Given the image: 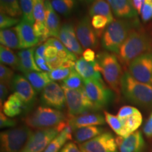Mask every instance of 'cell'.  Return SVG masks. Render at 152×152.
<instances>
[{
  "label": "cell",
  "instance_id": "cell-26",
  "mask_svg": "<svg viewBox=\"0 0 152 152\" xmlns=\"http://www.w3.org/2000/svg\"><path fill=\"white\" fill-rule=\"evenodd\" d=\"M104 132V128L99 126H88L74 130V140L78 143H84Z\"/></svg>",
  "mask_w": 152,
  "mask_h": 152
},
{
  "label": "cell",
  "instance_id": "cell-8",
  "mask_svg": "<svg viewBox=\"0 0 152 152\" xmlns=\"http://www.w3.org/2000/svg\"><path fill=\"white\" fill-rule=\"evenodd\" d=\"M84 88L97 110L109 105L113 101V92L106 86L102 80H84Z\"/></svg>",
  "mask_w": 152,
  "mask_h": 152
},
{
  "label": "cell",
  "instance_id": "cell-34",
  "mask_svg": "<svg viewBox=\"0 0 152 152\" xmlns=\"http://www.w3.org/2000/svg\"><path fill=\"white\" fill-rule=\"evenodd\" d=\"M91 24L96 36L98 37H101L103 35L106 27L109 24V22L106 17L96 15L92 17Z\"/></svg>",
  "mask_w": 152,
  "mask_h": 152
},
{
  "label": "cell",
  "instance_id": "cell-19",
  "mask_svg": "<svg viewBox=\"0 0 152 152\" xmlns=\"http://www.w3.org/2000/svg\"><path fill=\"white\" fill-rule=\"evenodd\" d=\"M75 69L84 80H102L100 66L96 60L89 62L82 57L76 61Z\"/></svg>",
  "mask_w": 152,
  "mask_h": 152
},
{
  "label": "cell",
  "instance_id": "cell-48",
  "mask_svg": "<svg viewBox=\"0 0 152 152\" xmlns=\"http://www.w3.org/2000/svg\"><path fill=\"white\" fill-rule=\"evenodd\" d=\"M58 56V50L54 47L51 45H47L46 50H45V56L47 59L54 58V57Z\"/></svg>",
  "mask_w": 152,
  "mask_h": 152
},
{
  "label": "cell",
  "instance_id": "cell-7",
  "mask_svg": "<svg viewBox=\"0 0 152 152\" xmlns=\"http://www.w3.org/2000/svg\"><path fill=\"white\" fill-rule=\"evenodd\" d=\"M30 128L20 126L1 132V152H20L32 134Z\"/></svg>",
  "mask_w": 152,
  "mask_h": 152
},
{
  "label": "cell",
  "instance_id": "cell-10",
  "mask_svg": "<svg viewBox=\"0 0 152 152\" xmlns=\"http://www.w3.org/2000/svg\"><path fill=\"white\" fill-rule=\"evenodd\" d=\"M128 69L130 75L137 81L152 85V51L133 60Z\"/></svg>",
  "mask_w": 152,
  "mask_h": 152
},
{
  "label": "cell",
  "instance_id": "cell-41",
  "mask_svg": "<svg viewBox=\"0 0 152 152\" xmlns=\"http://www.w3.org/2000/svg\"><path fill=\"white\" fill-rule=\"evenodd\" d=\"M140 14L143 21L147 22L151 20L152 18V0H144Z\"/></svg>",
  "mask_w": 152,
  "mask_h": 152
},
{
  "label": "cell",
  "instance_id": "cell-1",
  "mask_svg": "<svg viewBox=\"0 0 152 152\" xmlns=\"http://www.w3.org/2000/svg\"><path fill=\"white\" fill-rule=\"evenodd\" d=\"M152 51V40L148 34L141 29H132L120 49L119 61L129 66L133 60Z\"/></svg>",
  "mask_w": 152,
  "mask_h": 152
},
{
  "label": "cell",
  "instance_id": "cell-54",
  "mask_svg": "<svg viewBox=\"0 0 152 152\" xmlns=\"http://www.w3.org/2000/svg\"></svg>",
  "mask_w": 152,
  "mask_h": 152
},
{
  "label": "cell",
  "instance_id": "cell-27",
  "mask_svg": "<svg viewBox=\"0 0 152 152\" xmlns=\"http://www.w3.org/2000/svg\"><path fill=\"white\" fill-rule=\"evenodd\" d=\"M89 14L91 17L96 15L106 17L109 20V23L114 20L111 8L106 0H94L91 5Z\"/></svg>",
  "mask_w": 152,
  "mask_h": 152
},
{
  "label": "cell",
  "instance_id": "cell-23",
  "mask_svg": "<svg viewBox=\"0 0 152 152\" xmlns=\"http://www.w3.org/2000/svg\"><path fill=\"white\" fill-rule=\"evenodd\" d=\"M27 111V109L24 102L15 93L9 95L7 99L4 102L3 112L8 117L17 116L23 111Z\"/></svg>",
  "mask_w": 152,
  "mask_h": 152
},
{
  "label": "cell",
  "instance_id": "cell-53",
  "mask_svg": "<svg viewBox=\"0 0 152 152\" xmlns=\"http://www.w3.org/2000/svg\"><path fill=\"white\" fill-rule=\"evenodd\" d=\"M83 1H94V0H83Z\"/></svg>",
  "mask_w": 152,
  "mask_h": 152
},
{
  "label": "cell",
  "instance_id": "cell-37",
  "mask_svg": "<svg viewBox=\"0 0 152 152\" xmlns=\"http://www.w3.org/2000/svg\"><path fill=\"white\" fill-rule=\"evenodd\" d=\"M33 29L36 37L39 39V43L47 41L50 37L49 31L45 23L35 21L33 25Z\"/></svg>",
  "mask_w": 152,
  "mask_h": 152
},
{
  "label": "cell",
  "instance_id": "cell-42",
  "mask_svg": "<svg viewBox=\"0 0 152 152\" xmlns=\"http://www.w3.org/2000/svg\"><path fill=\"white\" fill-rule=\"evenodd\" d=\"M20 22L18 18H13L7 15L1 14L0 15V28L1 30L8 29L9 28L18 25Z\"/></svg>",
  "mask_w": 152,
  "mask_h": 152
},
{
  "label": "cell",
  "instance_id": "cell-18",
  "mask_svg": "<svg viewBox=\"0 0 152 152\" xmlns=\"http://www.w3.org/2000/svg\"><path fill=\"white\" fill-rule=\"evenodd\" d=\"M68 121L74 130L88 126H97L104 125L105 118L98 113H85L77 116H68Z\"/></svg>",
  "mask_w": 152,
  "mask_h": 152
},
{
  "label": "cell",
  "instance_id": "cell-49",
  "mask_svg": "<svg viewBox=\"0 0 152 152\" xmlns=\"http://www.w3.org/2000/svg\"><path fill=\"white\" fill-rule=\"evenodd\" d=\"M83 58L89 62H93L96 61V59H95V58H96L95 53L92 49H85L84 52H83Z\"/></svg>",
  "mask_w": 152,
  "mask_h": 152
},
{
  "label": "cell",
  "instance_id": "cell-14",
  "mask_svg": "<svg viewBox=\"0 0 152 152\" xmlns=\"http://www.w3.org/2000/svg\"><path fill=\"white\" fill-rule=\"evenodd\" d=\"M75 33L83 48L87 49L97 47L98 37L87 17L82 18L78 22L76 26Z\"/></svg>",
  "mask_w": 152,
  "mask_h": 152
},
{
  "label": "cell",
  "instance_id": "cell-44",
  "mask_svg": "<svg viewBox=\"0 0 152 152\" xmlns=\"http://www.w3.org/2000/svg\"><path fill=\"white\" fill-rule=\"evenodd\" d=\"M16 121L9 118L1 111V113H0V127H1V128H12V127L16 126Z\"/></svg>",
  "mask_w": 152,
  "mask_h": 152
},
{
  "label": "cell",
  "instance_id": "cell-36",
  "mask_svg": "<svg viewBox=\"0 0 152 152\" xmlns=\"http://www.w3.org/2000/svg\"><path fill=\"white\" fill-rule=\"evenodd\" d=\"M19 1L23 13V18L34 25L35 20L33 14V0H19Z\"/></svg>",
  "mask_w": 152,
  "mask_h": 152
},
{
  "label": "cell",
  "instance_id": "cell-35",
  "mask_svg": "<svg viewBox=\"0 0 152 152\" xmlns=\"http://www.w3.org/2000/svg\"><path fill=\"white\" fill-rule=\"evenodd\" d=\"M104 117H105L106 122L109 124L111 128L114 131V132L119 137H123V126L121 120L118 116L113 115L107 111H104Z\"/></svg>",
  "mask_w": 152,
  "mask_h": 152
},
{
  "label": "cell",
  "instance_id": "cell-33",
  "mask_svg": "<svg viewBox=\"0 0 152 152\" xmlns=\"http://www.w3.org/2000/svg\"><path fill=\"white\" fill-rule=\"evenodd\" d=\"M61 86L73 90L82 88L84 87V80L73 68L70 75L62 81Z\"/></svg>",
  "mask_w": 152,
  "mask_h": 152
},
{
  "label": "cell",
  "instance_id": "cell-3",
  "mask_svg": "<svg viewBox=\"0 0 152 152\" xmlns=\"http://www.w3.org/2000/svg\"><path fill=\"white\" fill-rule=\"evenodd\" d=\"M121 90L125 98L131 103L144 108L152 106V85L137 81L128 71L122 76Z\"/></svg>",
  "mask_w": 152,
  "mask_h": 152
},
{
  "label": "cell",
  "instance_id": "cell-24",
  "mask_svg": "<svg viewBox=\"0 0 152 152\" xmlns=\"http://www.w3.org/2000/svg\"><path fill=\"white\" fill-rule=\"evenodd\" d=\"M73 132V128L68 123L67 120V123L66 126L63 129L61 132L58 134L56 137L50 142V144L47 146L46 149L44 152H58L64 144L66 141L72 139V132Z\"/></svg>",
  "mask_w": 152,
  "mask_h": 152
},
{
  "label": "cell",
  "instance_id": "cell-52",
  "mask_svg": "<svg viewBox=\"0 0 152 152\" xmlns=\"http://www.w3.org/2000/svg\"><path fill=\"white\" fill-rule=\"evenodd\" d=\"M39 68H40L41 71L48 72V73H50V72L52 71V68H51L50 66H49V65L48 63H47V64H43V65H42V66H39Z\"/></svg>",
  "mask_w": 152,
  "mask_h": 152
},
{
  "label": "cell",
  "instance_id": "cell-39",
  "mask_svg": "<svg viewBox=\"0 0 152 152\" xmlns=\"http://www.w3.org/2000/svg\"><path fill=\"white\" fill-rule=\"evenodd\" d=\"M73 68H58L56 69L53 70L49 73V77L52 80L58 81V80H65L70 73H71V71Z\"/></svg>",
  "mask_w": 152,
  "mask_h": 152
},
{
  "label": "cell",
  "instance_id": "cell-51",
  "mask_svg": "<svg viewBox=\"0 0 152 152\" xmlns=\"http://www.w3.org/2000/svg\"><path fill=\"white\" fill-rule=\"evenodd\" d=\"M35 60L36 64H37V65L38 66V67L42 65H43V64H47V63H48L47 62V58H45V57L35 56Z\"/></svg>",
  "mask_w": 152,
  "mask_h": 152
},
{
  "label": "cell",
  "instance_id": "cell-12",
  "mask_svg": "<svg viewBox=\"0 0 152 152\" xmlns=\"http://www.w3.org/2000/svg\"><path fill=\"white\" fill-rule=\"evenodd\" d=\"M40 100L42 104L45 106L58 110L64 109L66 104L64 90L54 82L49 83L42 91Z\"/></svg>",
  "mask_w": 152,
  "mask_h": 152
},
{
  "label": "cell",
  "instance_id": "cell-11",
  "mask_svg": "<svg viewBox=\"0 0 152 152\" xmlns=\"http://www.w3.org/2000/svg\"><path fill=\"white\" fill-rule=\"evenodd\" d=\"M83 152H118L116 138L110 132H105L80 145Z\"/></svg>",
  "mask_w": 152,
  "mask_h": 152
},
{
  "label": "cell",
  "instance_id": "cell-9",
  "mask_svg": "<svg viewBox=\"0 0 152 152\" xmlns=\"http://www.w3.org/2000/svg\"><path fill=\"white\" fill-rule=\"evenodd\" d=\"M58 133L57 126L35 131L32 133L20 152H44Z\"/></svg>",
  "mask_w": 152,
  "mask_h": 152
},
{
  "label": "cell",
  "instance_id": "cell-32",
  "mask_svg": "<svg viewBox=\"0 0 152 152\" xmlns=\"http://www.w3.org/2000/svg\"><path fill=\"white\" fill-rule=\"evenodd\" d=\"M51 4L53 9L61 15L68 16L75 7V0H52Z\"/></svg>",
  "mask_w": 152,
  "mask_h": 152
},
{
  "label": "cell",
  "instance_id": "cell-20",
  "mask_svg": "<svg viewBox=\"0 0 152 152\" xmlns=\"http://www.w3.org/2000/svg\"><path fill=\"white\" fill-rule=\"evenodd\" d=\"M115 16L121 18H133L137 11L133 6L132 0H106Z\"/></svg>",
  "mask_w": 152,
  "mask_h": 152
},
{
  "label": "cell",
  "instance_id": "cell-21",
  "mask_svg": "<svg viewBox=\"0 0 152 152\" xmlns=\"http://www.w3.org/2000/svg\"><path fill=\"white\" fill-rule=\"evenodd\" d=\"M35 49L33 47V48L22 49L18 53L19 71L23 73L30 71H42L35 62Z\"/></svg>",
  "mask_w": 152,
  "mask_h": 152
},
{
  "label": "cell",
  "instance_id": "cell-25",
  "mask_svg": "<svg viewBox=\"0 0 152 152\" xmlns=\"http://www.w3.org/2000/svg\"><path fill=\"white\" fill-rule=\"evenodd\" d=\"M23 74L36 92H41L47 85L52 83V80L49 78L48 73L42 71H30Z\"/></svg>",
  "mask_w": 152,
  "mask_h": 152
},
{
  "label": "cell",
  "instance_id": "cell-17",
  "mask_svg": "<svg viewBox=\"0 0 152 152\" xmlns=\"http://www.w3.org/2000/svg\"><path fill=\"white\" fill-rule=\"evenodd\" d=\"M58 39L70 52L75 55L83 54V48L77 39L75 30L70 24L63 25L61 27Z\"/></svg>",
  "mask_w": 152,
  "mask_h": 152
},
{
  "label": "cell",
  "instance_id": "cell-22",
  "mask_svg": "<svg viewBox=\"0 0 152 152\" xmlns=\"http://www.w3.org/2000/svg\"><path fill=\"white\" fill-rule=\"evenodd\" d=\"M45 5V23L49 31V35L52 37H58L60 31L59 18L56 11L53 9L51 1L46 0Z\"/></svg>",
  "mask_w": 152,
  "mask_h": 152
},
{
  "label": "cell",
  "instance_id": "cell-13",
  "mask_svg": "<svg viewBox=\"0 0 152 152\" xmlns=\"http://www.w3.org/2000/svg\"><path fill=\"white\" fill-rule=\"evenodd\" d=\"M14 93L21 99L27 111L33 105L36 98V91L25 76L15 75L11 83Z\"/></svg>",
  "mask_w": 152,
  "mask_h": 152
},
{
  "label": "cell",
  "instance_id": "cell-29",
  "mask_svg": "<svg viewBox=\"0 0 152 152\" xmlns=\"http://www.w3.org/2000/svg\"><path fill=\"white\" fill-rule=\"evenodd\" d=\"M121 120L123 126V134L122 137H126L129 134L136 132L142 123V115L140 111L133 115Z\"/></svg>",
  "mask_w": 152,
  "mask_h": 152
},
{
  "label": "cell",
  "instance_id": "cell-47",
  "mask_svg": "<svg viewBox=\"0 0 152 152\" xmlns=\"http://www.w3.org/2000/svg\"><path fill=\"white\" fill-rule=\"evenodd\" d=\"M60 152H83L74 142H68L61 149Z\"/></svg>",
  "mask_w": 152,
  "mask_h": 152
},
{
  "label": "cell",
  "instance_id": "cell-43",
  "mask_svg": "<svg viewBox=\"0 0 152 152\" xmlns=\"http://www.w3.org/2000/svg\"><path fill=\"white\" fill-rule=\"evenodd\" d=\"M139 110L136 109L135 107L130 106H124L121 107L118 112L117 116L119 119H123L125 118L130 116L131 115H133L137 112H138Z\"/></svg>",
  "mask_w": 152,
  "mask_h": 152
},
{
  "label": "cell",
  "instance_id": "cell-16",
  "mask_svg": "<svg viewBox=\"0 0 152 152\" xmlns=\"http://www.w3.org/2000/svg\"><path fill=\"white\" fill-rule=\"evenodd\" d=\"M116 142L120 152H143L145 147V142L140 131H136L126 137H118Z\"/></svg>",
  "mask_w": 152,
  "mask_h": 152
},
{
  "label": "cell",
  "instance_id": "cell-50",
  "mask_svg": "<svg viewBox=\"0 0 152 152\" xmlns=\"http://www.w3.org/2000/svg\"><path fill=\"white\" fill-rule=\"evenodd\" d=\"M47 45L46 44H43L41 45L40 46H39L37 49H35V56H39V57H45V50H46Z\"/></svg>",
  "mask_w": 152,
  "mask_h": 152
},
{
  "label": "cell",
  "instance_id": "cell-40",
  "mask_svg": "<svg viewBox=\"0 0 152 152\" xmlns=\"http://www.w3.org/2000/svg\"><path fill=\"white\" fill-rule=\"evenodd\" d=\"M14 77V72L10 68L7 67L4 64L0 65V79L1 82L10 84Z\"/></svg>",
  "mask_w": 152,
  "mask_h": 152
},
{
  "label": "cell",
  "instance_id": "cell-28",
  "mask_svg": "<svg viewBox=\"0 0 152 152\" xmlns=\"http://www.w3.org/2000/svg\"><path fill=\"white\" fill-rule=\"evenodd\" d=\"M0 42L1 45L11 49H20V40L15 28L1 30Z\"/></svg>",
  "mask_w": 152,
  "mask_h": 152
},
{
  "label": "cell",
  "instance_id": "cell-5",
  "mask_svg": "<svg viewBox=\"0 0 152 152\" xmlns=\"http://www.w3.org/2000/svg\"><path fill=\"white\" fill-rule=\"evenodd\" d=\"M67 120L65 115L58 109L39 106L26 117V125L30 128L46 129L56 127Z\"/></svg>",
  "mask_w": 152,
  "mask_h": 152
},
{
  "label": "cell",
  "instance_id": "cell-4",
  "mask_svg": "<svg viewBox=\"0 0 152 152\" xmlns=\"http://www.w3.org/2000/svg\"><path fill=\"white\" fill-rule=\"evenodd\" d=\"M96 60L100 66V73L104 80L115 94L120 95L123 75L122 68L116 56L109 52H100L96 55Z\"/></svg>",
  "mask_w": 152,
  "mask_h": 152
},
{
  "label": "cell",
  "instance_id": "cell-30",
  "mask_svg": "<svg viewBox=\"0 0 152 152\" xmlns=\"http://www.w3.org/2000/svg\"><path fill=\"white\" fill-rule=\"evenodd\" d=\"M0 11L13 18H18L23 15L19 0H0Z\"/></svg>",
  "mask_w": 152,
  "mask_h": 152
},
{
  "label": "cell",
  "instance_id": "cell-45",
  "mask_svg": "<svg viewBox=\"0 0 152 152\" xmlns=\"http://www.w3.org/2000/svg\"><path fill=\"white\" fill-rule=\"evenodd\" d=\"M9 85L8 83L1 82L0 83V101H1V109L2 108V103L5 102V99L8 95L9 92Z\"/></svg>",
  "mask_w": 152,
  "mask_h": 152
},
{
  "label": "cell",
  "instance_id": "cell-15",
  "mask_svg": "<svg viewBox=\"0 0 152 152\" xmlns=\"http://www.w3.org/2000/svg\"><path fill=\"white\" fill-rule=\"evenodd\" d=\"M20 40V49L33 48L39 44V39L36 37L33 24L23 18L14 28Z\"/></svg>",
  "mask_w": 152,
  "mask_h": 152
},
{
  "label": "cell",
  "instance_id": "cell-38",
  "mask_svg": "<svg viewBox=\"0 0 152 152\" xmlns=\"http://www.w3.org/2000/svg\"><path fill=\"white\" fill-rule=\"evenodd\" d=\"M33 2L35 21L45 23V5L44 0H33Z\"/></svg>",
  "mask_w": 152,
  "mask_h": 152
},
{
  "label": "cell",
  "instance_id": "cell-46",
  "mask_svg": "<svg viewBox=\"0 0 152 152\" xmlns=\"http://www.w3.org/2000/svg\"><path fill=\"white\" fill-rule=\"evenodd\" d=\"M143 132L148 138L152 137V113L144 125Z\"/></svg>",
  "mask_w": 152,
  "mask_h": 152
},
{
  "label": "cell",
  "instance_id": "cell-2",
  "mask_svg": "<svg viewBox=\"0 0 152 152\" xmlns=\"http://www.w3.org/2000/svg\"><path fill=\"white\" fill-rule=\"evenodd\" d=\"M137 20L114 19L106 27L102 37V45L109 52L118 54L129 33L137 27Z\"/></svg>",
  "mask_w": 152,
  "mask_h": 152
},
{
  "label": "cell",
  "instance_id": "cell-31",
  "mask_svg": "<svg viewBox=\"0 0 152 152\" xmlns=\"http://www.w3.org/2000/svg\"><path fill=\"white\" fill-rule=\"evenodd\" d=\"M0 60L1 64L10 66L15 70H18L19 58L18 56L14 54L11 49L3 45L0 46Z\"/></svg>",
  "mask_w": 152,
  "mask_h": 152
},
{
  "label": "cell",
  "instance_id": "cell-6",
  "mask_svg": "<svg viewBox=\"0 0 152 152\" xmlns=\"http://www.w3.org/2000/svg\"><path fill=\"white\" fill-rule=\"evenodd\" d=\"M61 87L65 93L68 116H77L90 111L97 110L87 96L84 87L75 90Z\"/></svg>",
  "mask_w": 152,
  "mask_h": 152
}]
</instances>
